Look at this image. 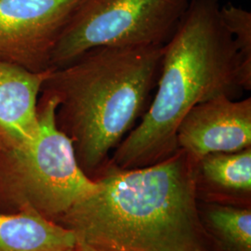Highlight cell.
I'll list each match as a JSON object with an SVG mask.
<instances>
[{
  "mask_svg": "<svg viewBox=\"0 0 251 251\" xmlns=\"http://www.w3.org/2000/svg\"><path fill=\"white\" fill-rule=\"evenodd\" d=\"M97 189L59 220L76 251H204L196 191V163L179 149L135 169L108 162Z\"/></svg>",
  "mask_w": 251,
  "mask_h": 251,
  "instance_id": "6da1fadb",
  "label": "cell"
},
{
  "mask_svg": "<svg viewBox=\"0 0 251 251\" xmlns=\"http://www.w3.org/2000/svg\"><path fill=\"white\" fill-rule=\"evenodd\" d=\"M221 7L220 0H189L176 32L164 46L151 103L110 163L135 169L162 161L179 150L177 130L192 108L219 96L242 97L240 61Z\"/></svg>",
  "mask_w": 251,
  "mask_h": 251,
  "instance_id": "7a4b0ae2",
  "label": "cell"
},
{
  "mask_svg": "<svg viewBox=\"0 0 251 251\" xmlns=\"http://www.w3.org/2000/svg\"><path fill=\"white\" fill-rule=\"evenodd\" d=\"M164 46H103L52 68L41 92L57 100L58 127L72 140L77 161L89 175L103 170L110 152L149 107Z\"/></svg>",
  "mask_w": 251,
  "mask_h": 251,
  "instance_id": "3957f363",
  "label": "cell"
},
{
  "mask_svg": "<svg viewBox=\"0 0 251 251\" xmlns=\"http://www.w3.org/2000/svg\"><path fill=\"white\" fill-rule=\"evenodd\" d=\"M57 100L41 92L39 132L25 144L0 146V188L21 210L53 221L93 193L98 183L82 170L72 140L58 127Z\"/></svg>",
  "mask_w": 251,
  "mask_h": 251,
  "instance_id": "277c9868",
  "label": "cell"
},
{
  "mask_svg": "<svg viewBox=\"0 0 251 251\" xmlns=\"http://www.w3.org/2000/svg\"><path fill=\"white\" fill-rule=\"evenodd\" d=\"M189 0H82L59 37L51 68L63 67L103 46H165Z\"/></svg>",
  "mask_w": 251,
  "mask_h": 251,
  "instance_id": "5b68a950",
  "label": "cell"
},
{
  "mask_svg": "<svg viewBox=\"0 0 251 251\" xmlns=\"http://www.w3.org/2000/svg\"><path fill=\"white\" fill-rule=\"evenodd\" d=\"M82 0H0V60L31 72L51 68L64 27Z\"/></svg>",
  "mask_w": 251,
  "mask_h": 251,
  "instance_id": "8992f818",
  "label": "cell"
},
{
  "mask_svg": "<svg viewBox=\"0 0 251 251\" xmlns=\"http://www.w3.org/2000/svg\"><path fill=\"white\" fill-rule=\"evenodd\" d=\"M177 145L198 163L212 152L251 147V98L219 96L192 108L177 130Z\"/></svg>",
  "mask_w": 251,
  "mask_h": 251,
  "instance_id": "52a82bcc",
  "label": "cell"
},
{
  "mask_svg": "<svg viewBox=\"0 0 251 251\" xmlns=\"http://www.w3.org/2000/svg\"><path fill=\"white\" fill-rule=\"evenodd\" d=\"M50 70L31 72L0 60V146L25 144L38 134L37 103Z\"/></svg>",
  "mask_w": 251,
  "mask_h": 251,
  "instance_id": "ba28073f",
  "label": "cell"
},
{
  "mask_svg": "<svg viewBox=\"0 0 251 251\" xmlns=\"http://www.w3.org/2000/svg\"><path fill=\"white\" fill-rule=\"evenodd\" d=\"M0 251H76L71 230L31 210L0 213Z\"/></svg>",
  "mask_w": 251,
  "mask_h": 251,
  "instance_id": "9c48e42d",
  "label": "cell"
},
{
  "mask_svg": "<svg viewBox=\"0 0 251 251\" xmlns=\"http://www.w3.org/2000/svg\"><path fill=\"white\" fill-rule=\"evenodd\" d=\"M197 177L217 187L251 191V147L232 152H212L196 164Z\"/></svg>",
  "mask_w": 251,
  "mask_h": 251,
  "instance_id": "30bf717a",
  "label": "cell"
},
{
  "mask_svg": "<svg viewBox=\"0 0 251 251\" xmlns=\"http://www.w3.org/2000/svg\"><path fill=\"white\" fill-rule=\"evenodd\" d=\"M216 234L235 251H251V211L246 208L218 206L207 213Z\"/></svg>",
  "mask_w": 251,
  "mask_h": 251,
  "instance_id": "8fae6325",
  "label": "cell"
},
{
  "mask_svg": "<svg viewBox=\"0 0 251 251\" xmlns=\"http://www.w3.org/2000/svg\"><path fill=\"white\" fill-rule=\"evenodd\" d=\"M225 25L233 36L240 61V79L244 91L251 90V13L229 3L221 7Z\"/></svg>",
  "mask_w": 251,
  "mask_h": 251,
  "instance_id": "7c38bea8",
  "label": "cell"
}]
</instances>
